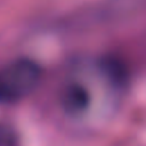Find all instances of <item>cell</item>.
Wrapping results in <instances>:
<instances>
[{"instance_id":"6da1fadb","label":"cell","mask_w":146,"mask_h":146,"mask_svg":"<svg viewBox=\"0 0 146 146\" xmlns=\"http://www.w3.org/2000/svg\"><path fill=\"white\" fill-rule=\"evenodd\" d=\"M127 87V68L119 59L81 58L65 74L58 94L59 108L73 123L95 125L115 113Z\"/></svg>"},{"instance_id":"7a4b0ae2","label":"cell","mask_w":146,"mask_h":146,"mask_svg":"<svg viewBox=\"0 0 146 146\" xmlns=\"http://www.w3.org/2000/svg\"><path fill=\"white\" fill-rule=\"evenodd\" d=\"M42 79V68L27 57L15 58L0 67V104L11 105L29 97Z\"/></svg>"}]
</instances>
